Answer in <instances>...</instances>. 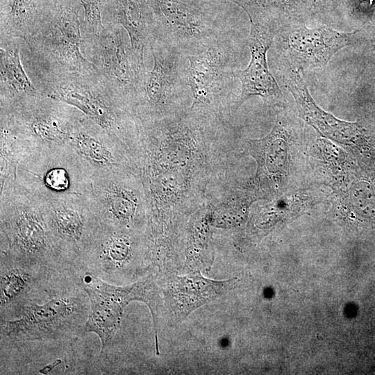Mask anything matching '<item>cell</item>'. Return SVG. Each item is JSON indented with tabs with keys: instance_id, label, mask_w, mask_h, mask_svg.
Returning a JSON list of instances; mask_svg holds the SVG:
<instances>
[{
	"instance_id": "ffe728a7",
	"label": "cell",
	"mask_w": 375,
	"mask_h": 375,
	"mask_svg": "<svg viewBox=\"0 0 375 375\" xmlns=\"http://www.w3.org/2000/svg\"><path fill=\"white\" fill-rule=\"evenodd\" d=\"M80 22L75 10H60L42 34V44L56 60L74 70H92L95 66L81 53Z\"/></svg>"
},
{
	"instance_id": "9c48e42d",
	"label": "cell",
	"mask_w": 375,
	"mask_h": 375,
	"mask_svg": "<svg viewBox=\"0 0 375 375\" xmlns=\"http://www.w3.org/2000/svg\"><path fill=\"white\" fill-rule=\"evenodd\" d=\"M186 58L185 76L192 94L190 109L210 106L227 94L232 81L236 78L227 36Z\"/></svg>"
},
{
	"instance_id": "8fae6325",
	"label": "cell",
	"mask_w": 375,
	"mask_h": 375,
	"mask_svg": "<svg viewBox=\"0 0 375 375\" xmlns=\"http://www.w3.org/2000/svg\"><path fill=\"white\" fill-rule=\"evenodd\" d=\"M358 31L340 32L320 26L308 28L305 26L276 30L278 47L284 60L299 69L325 67L338 51L351 44Z\"/></svg>"
},
{
	"instance_id": "603a6c76",
	"label": "cell",
	"mask_w": 375,
	"mask_h": 375,
	"mask_svg": "<svg viewBox=\"0 0 375 375\" xmlns=\"http://www.w3.org/2000/svg\"><path fill=\"white\" fill-rule=\"evenodd\" d=\"M1 77L11 95V106L36 94V89L22 67L17 46L1 48Z\"/></svg>"
},
{
	"instance_id": "7c38bea8",
	"label": "cell",
	"mask_w": 375,
	"mask_h": 375,
	"mask_svg": "<svg viewBox=\"0 0 375 375\" xmlns=\"http://www.w3.org/2000/svg\"><path fill=\"white\" fill-rule=\"evenodd\" d=\"M295 119L282 110L268 135L249 140L251 154L258 164L257 177L277 188L288 183L292 167V149L301 132Z\"/></svg>"
},
{
	"instance_id": "d6986e66",
	"label": "cell",
	"mask_w": 375,
	"mask_h": 375,
	"mask_svg": "<svg viewBox=\"0 0 375 375\" xmlns=\"http://www.w3.org/2000/svg\"><path fill=\"white\" fill-rule=\"evenodd\" d=\"M99 57L103 69L124 94L142 91L147 72L144 65L137 58L121 30H114L100 40Z\"/></svg>"
},
{
	"instance_id": "484cf974",
	"label": "cell",
	"mask_w": 375,
	"mask_h": 375,
	"mask_svg": "<svg viewBox=\"0 0 375 375\" xmlns=\"http://www.w3.org/2000/svg\"><path fill=\"white\" fill-rule=\"evenodd\" d=\"M374 0H369V5H372Z\"/></svg>"
},
{
	"instance_id": "7402d4cb",
	"label": "cell",
	"mask_w": 375,
	"mask_h": 375,
	"mask_svg": "<svg viewBox=\"0 0 375 375\" xmlns=\"http://www.w3.org/2000/svg\"><path fill=\"white\" fill-rule=\"evenodd\" d=\"M115 4L117 20L126 31L134 54L144 63L145 47L154 38L152 11L144 0H116Z\"/></svg>"
},
{
	"instance_id": "e0dca14e",
	"label": "cell",
	"mask_w": 375,
	"mask_h": 375,
	"mask_svg": "<svg viewBox=\"0 0 375 375\" xmlns=\"http://www.w3.org/2000/svg\"><path fill=\"white\" fill-rule=\"evenodd\" d=\"M53 270L0 253V319H12Z\"/></svg>"
},
{
	"instance_id": "277c9868",
	"label": "cell",
	"mask_w": 375,
	"mask_h": 375,
	"mask_svg": "<svg viewBox=\"0 0 375 375\" xmlns=\"http://www.w3.org/2000/svg\"><path fill=\"white\" fill-rule=\"evenodd\" d=\"M79 285L88 294L90 311L84 334L94 333L101 342L100 356L106 353L118 331L125 308L133 301L146 303L151 312L155 335L162 306L160 290L156 278L149 274L127 285H115L83 271H72Z\"/></svg>"
},
{
	"instance_id": "2e32d148",
	"label": "cell",
	"mask_w": 375,
	"mask_h": 375,
	"mask_svg": "<svg viewBox=\"0 0 375 375\" xmlns=\"http://www.w3.org/2000/svg\"><path fill=\"white\" fill-rule=\"evenodd\" d=\"M69 145L93 176L126 171L124 149L85 115L75 125Z\"/></svg>"
},
{
	"instance_id": "5bb4252c",
	"label": "cell",
	"mask_w": 375,
	"mask_h": 375,
	"mask_svg": "<svg viewBox=\"0 0 375 375\" xmlns=\"http://www.w3.org/2000/svg\"><path fill=\"white\" fill-rule=\"evenodd\" d=\"M153 58L151 71L145 74L142 93L147 104L162 110L186 91V56L178 49L156 38L149 43Z\"/></svg>"
},
{
	"instance_id": "4fadbf2b",
	"label": "cell",
	"mask_w": 375,
	"mask_h": 375,
	"mask_svg": "<svg viewBox=\"0 0 375 375\" xmlns=\"http://www.w3.org/2000/svg\"><path fill=\"white\" fill-rule=\"evenodd\" d=\"M126 171L92 178L91 196L101 222L133 230L143 206L138 185Z\"/></svg>"
},
{
	"instance_id": "6da1fadb",
	"label": "cell",
	"mask_w": 375,
	"mask_h": 375,
	"mask_svg": "<svg viewBox=\"0 0 375 375\" xmlns=\"http://www.w3.org/2000/svg\"><path fill=\"white\" fill-rule=\"evenodd\" d=\"M90 311L89 297L72 272L54 269L12 319H0L1 347L74 340L85 335Z\"/></svg>"
},
{
	"instance_id": "7a4b0ae2",
	"label": "cell",
	"mask_w": 375,
	"mask_h": 375,
	"mask_svg": "<svg viewBox=\"0 0 375 375\" xmlns=\"http://www.w3.org/2000/svg\"><path fill=\"white\" fill-rule=\"evenodd\" d=\"M0 253L63 270L56 256L44 203L12 178L1 183Z\"/></svg>"
},
{
	"instance_id": "30bf717a",
	"label": "cell",
	"mask_w": 375,
	"mask_h": 375,
	"mask_svg": "<svg viewBox=\"0 0 375 375\" xmlns=\"http://www.w3.org/2000/svg\"><path fill=\"white\" fill-rule=\"evenodd\" d=\"M247 15L251 24L248 42L250 61L245 69L235 72V76L240 82L241 91L234 103L233 112L256 96L270 106H283L284 96L269 69L267 60V51L275 38V28L253 14L247 12Z\"/></svg>"
},
{
	"instance_id": "ac0fdd59",
	"label": "cell",
	"mask_w": 375,
	"mask_h": 375,
	"mask_svg": "<svg viewBox=\"0 0 375 375\" xmlns=\"http://www.w3.org/2000/svg\"><path fill=\"white\" fill-rule=\"evenodd\" d=\"M48 96L78 109L125 148L122 114L117 101L94 90L72 84L56 88Z\"/></svg>"
},
{
	"instance_id": "8992f818",
	"label": "cell",
	"mask_w": 375,
	"mask_h": 375,
	"mask_svg": "<svg viewBox=\"0 0 375 375\" xmlns=\"http://www.w3.org/2000/svg\"><path fill=\"white\" fill-rule=\"evenodd\" d=\"M44 212L61 268L76 269L101 224L91 194L44 203Z\"/></svg>"
},
{
	"instance_id": "ba28073f",
	"label": "cell",
	"mask_w": 375,
	"mask_h": 375,
	"mask_svg": "<svg viewBox=\"0 0 375 375\" xmlns=\"http://www.w3.org/2000/svg\"><path fill=\"white\" fill-rule=\"evenodd\" d=\"M139 243L133 230L101 222L74 269L89 273L108 283L122 285V279L132 274Z\"/></svg>"
},
{
	"instance_id": "cb8c5ba5",
	"label": "cell",
	"mask_w": 375,
	"mask_h": 375,
	"mask_svg": "<svg viewBox=\"0 0 375 375\" xmlns=\"http://www.w3.org/2000/svg\"><path fill=\"white\" fill-rule=\"evenodd\" d=\"M39 0H11L8 13V26L17 36L31 34L36 18Z\"/></svg>"
},
{
	"instance_id": "3957f363",
	"label": "cell",
	"mask_w": 375,
	"mask_h": 375,
	"mask_svg": "<svg viewBox=\"0 0 375 375\" xmlns=\"http://www.w3.org/2000/svg\"><path fill=\"white\" fill-rule=\"evenodd\" d=\"M8 177L44 203L91 194L92 174L70 145L24 150Z\"/></svg>"
},
{
	"instance_id": "52a82bcc",
	"label": "cell",
	"mask_w": 375,
	"mask_h": 375,
	"mask_svg": "<svg viewBox=\"0 0 375 375\" xmlns=\"http://www.w3.org/2000/svg\"><path fill=\"white\" fill-rule=\"evenodd\" d=\"M36 103L29 100L11 106L1 115L6 126L25 150L69 145L73 129L83 114L70 106Z\"/></svg>"
},
{
	"instance_id": "9a60e30c",
	"label": "cell",
	"mask_w": 375,
	"mask_h": 375,
	"mask_svg": "<svg viewBox=\"0 0 375 375\" xmlns=\"http://www.w3.org/2000/svg\"><path fill=\"white\" fill-rule=\"evenodd\" d=\"M283 63V83L305 123L322 136L346 146H356L365 140V131L360 124L340 119L320 108L310 94L301 71L285 61Z\"/></svg>"
},
{
	"instance_id": "5b68a950",
	"label": "cell",
	"mask_w": 375,
	"mask_h": 375,
	"mask_svg": "<svg viewBox=\"0 0 375 375\" xmlns=\"http://www.w3.org/2000/svg\"><path fill=\"white\" fill-rule=\"evenodd\" d=\"M154 38L190 55L227 36L195 0H149Z\"/></svg>"
},
{
	"instance_id": "44dd1931",
	"label": "cell",
	"mask_w": 375,
	"mask_h": 375,
	"mask_svg": "<svg viewBox=\"0 0 375 375\" xmlns=\"http://www.w3.org/2000/svg\"><path fill=\"white\" fill-rule=\"evenodd\" d=\"M233 280L215 281L203 277L200 272L176 276L165 292V299L176 316L186 317L195 309L227 292Z\"/></svg>"
},
{
	"instance_id": "d4e9b609",
	"label": "cell",
	"mask_w": 375,
	"mask_h": 375,
	"mask_svg": "<svg viewBox=\"0 0 375 375\" xmlns=\"http://www.w3.org/2000/svg\"><path fill=\"white\" fill-rule=\"evenodd\" d=\"M83 7L85 20L92 29L100 33L104 28L99 10V0H79Z\"/></svg>"
}]
</instances>
